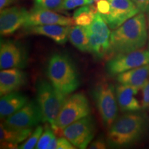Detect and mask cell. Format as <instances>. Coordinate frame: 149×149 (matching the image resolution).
Here are the masks:
<instances>
[{
    "instance_id": "6da1fadb",
    "label": "cell",
    "mask_w": 149,
    "mask_h": 149,
    "mask_svg": "<svg viewBox=\"0 0 149 149\" xmlns=\"http://www.w3.org/2000/svg\"><path fill=\"white\" fill-rule=\"evenodd\" d=\"M148 32L146 16L139 13L111 33L109 55L113 56L140 50L146 46Z\"/></svg>"
},
{
    "instance_id": "7a4b0ae2",
    "label": "cell",
    "mask_w": 149,
    "mask_h": 149,
    "mask_svg": "<svg viewBox=\"0 0 149 149\" xmlns=\"http://www.w3.org/2000/svg\"><path fill=\"white\" fill-rule=\"evenodd\" d=\"M47 77L56 88L65 96L79 87V74L73 62L68 55L55 53L48 61Z\"/></svg>"
},
{
    "instance_id": "3957f363",
    "label": "cell",
    "mask_w": 149,
    "mask_h": 149,
    "mask_svg": "<svg viewBox=\"0 0 149 149\" xmlns=\"http://www.w3.org/2000/svg\"><path fill=\"white\" fill-rule=\"evenodd\" d=\"M146 128L144 115L130 112L117 118L109 128L108 142L112 146H128L141 138Z\"/></svg>"
},
{
    "instance_id": "277c9868",
    "label": "cell",
    "mask_w": 149,
    "mask_h": 149,
    "mask_svg": "<svg viewBox=\"0 0 149 149\" xmlns=\"http://www.w3.org/2000/svg\"><path fill=\"white\" fill-rule=\"evenodd\" d=\"M36 102L42 113L43 122H48L51 127L55 125L57 117L66 102V97L51 83L40 79L36 84Z\"/></svg>"
},
{
    "instance_id": "5b68a950",
    "label": "cell",
    "mask_w": 149,
    "mask_h": 149,
    "mask_svg": "<svg viewBox=\"0 0 149 149\" xmlns=\"http://www.w3.org/2000/svg\"><path fill=\"white\" fill-rule=\"evenodd\" d=\"M93 96L104 126L110 128L116 120L118 113L114 86L108 81H100L93 88Z\"/></svg>"
},
{
    "instance_id": "8992f818",
    "label": "cell",
    "mask_w": 149,
    "mask_h": 149,
    "mask_svg": "<svg viewBox=\"0 0 149 149\" xmlns=\"http://www.w3.org/2000/svg\"><path fill=\"white\" fill-rule=\"evenodd\" d=\"M90 113L91 108L86 97L81 93H74L66 100L52 128L57 133L75 121L88 116Z\"/></svg>"
},
{
    "instance_id": "52a82bcc",
    "label": "cell",
    "mask_w": 149,
    "mask_h": 149,
    "mask_svg": "<svg viewBox=\"0 0 149 149\" xmlns=\"http://www.w3.org/2000/svg\"><path fill=\"white\" fill-rule=\"evenodd\" d=\"M95 132V126L94 121L88 115L75 121L57 133L68 139L76 148L84 149L92 141Z\"/></svg>"
},
{
    "instance_id": "ba28073f",
    "label": "cell",
    "mask_w": 149,
    "mask_h": 149,
    "mask_svg": "<svg viewBox=\"0 0 149 149\" xmlns=\"http://www.w3.org/2000/svg\"><path fill=\"white\" fill-rule=\"evenodd\" d=\"M146 64H149V51L140 49L111 57L106 64V70L113 76Z\"/></svg>"
},
{
    "instance_id": "9c48e42d",
    "label": "cell",
    "mask_w": 149,
    "mask_h": 149,
    "mask_svg": "<svg viewBox=\"0 0 149 149\" xmlns=\"http://www.w3.org/2000/svg\"><path fill=\"white\" fill-rule=\"evenodd\" d=\"M42 122L43 118L38 104L32 100L7 117L4 124L12 129L24 130L33 128Z\"/></svg>"
},
{
    "instance_id": "30bf717a",
    "label": "cell",
    "mask_w": 149,
    "mask_h": 149,
    "mask_svg": "<svg viewBox=\"0 0 149 149\" xmlns=\"http://www.w3.org/2000/svg\"><path fill=\"white\" fill-rule=\"evenodd\" d=\"M110 10L101 15L110 29H116L129 19L140 13L133 0H108Z\"/></svg>"
},
{
    "instance_id": "8fae6325",
    "label": "cell",
    "mask_w": 149,
    "mask_h": 149,
    "mask_svg": "<svg viewBox=\"0 0 149 149\" xmlns=\"http://www.w3.org/2000/svg\"><path fill=\"white\" fill-rule=\"evenodd\" d=\"M26 51L19 43L1 40L0 45V68H23L27 64Z\"/></svg>"
},
{
    "instance_id": "7c38bea8",
    "label": "cell",
    "mask_w": 149,
    "mask_h": 149,
    "mask_svg": "<svg viewBox=\"0 0 149 149\" xmlns=\"http://www.w3.org/2000/svg\"><path fill=\"white\" fill-rule=\"evenodd\" d=\"M29 13L25 8L19 6L1 9L0 13V33L1 36H8L24 26Z\"/></svg>"
},
{
    "instance_id": "4fadbf2b",
    "label": "cell",
    "mask_w": 149,
    "mask_h": 149,
    "mask_svg": "<svg viewBox=\"0 0 149 149\" xmlns=\"http://www.w3.org/2000/svg\"><path fill=\"white\" fill-rule=\"evenodd\" d=\"M59 24L63 26H72L74 24L73 19L58 14L51 10L38 8L34 7L29 11L27 20L24 28L35 26Z\"/></svg>"
},
{
    "instance_id": "5bb4252c",
    "label": "cell",
    "mask_w": 149,
    "mask_h": 149,
    "mask_svg": "<svg viewBox=\"0 0 149 149\" xmlns=\"http://www.w3.org/2000/svg\"><path fill=\"white\" fill-rule=\"evenodd\" d=\"M26 82V74L19 68L3 69L0 72L1 96L17 91Z\"/></svg>"
},
{
    "instance_id": "9a60e30c",
    "label": "cell",
    "mask_w": 149,
    "mask_h": 149,
    "mask_svg": "<svg viewBox=\"0 0 149 149\" xmlns=\"http://www.w3.org/2000/svg\"><path fill=\"white\" fill-rule=\"evenodd\" d=\"M70 29V26H63L59 24L35 26L25 28L26 32L29 34L43 35L49 37L59 44H64L67 42Z\"/></svg>"
},
{
    "instance_id": "2e32d148",
    "label": "cell",
    "mask_w": 149,
    "mask_h": 149,
    "mask_svg": "<svg viewBox=\"0 0 149 149\" xmlns=\"http://www.w3.org/2000/svg\"><path fill=\"white\" fill-rule=\"evenodd\" d=\"M139 91L135 87L122 84L117 86L115 94L117 104L121 111L130 113L138 111L141 109V105L134 97Z\"/></svg>"
},
{
    "instance_id": "e0dca14e",
    "label": "cell",
    "mask_w": 149,
    "mask_h": 149,
    "mask_svg": "<svg viewBox=\"0 0 149 149\" xmlns=\"http://www.w3.org/2000/svg\"><path fill=\"white\" fill-rule=\"evenodd\" d=\"M33 132V128L15 130L7 127L4 124L0 126V141L1 148H17L19 143L26 140Z\"/></svg>"
},
{
    "instance_id": "ac0fdd59",
    "label": "cell",
    "mask_w": 149,
    "mask_h": 149,
    "mask_svg": "<svg viewBox=\"0 0 149 149\" xmlns=\"http://www.w3.org/2000/svg\"><path fill=\"white\" fill-rule=\"evenodd\" d=\"M29 102V99L21 93L14 92L1 96L0 115L1 119L7 118Z\"/></svg>"
},
{
    "instance_id": "d6986e66",
    "label": "cell",
    "mask_w": 149,
    "mask_h": 149,
    "mask_svg": "<svg viewBox=\"0 0 149 149\" xmlns=\"http://www.w3.org/2000/svg\"><path fill=\"white\" fill-rule=\"evenodd\" d=\"M148 77L149 64H146L117 74V80L120 84L130 86L140 90Z\"/></svg>"
},
{
    "instance_id": "ffe728a7",
    "label": "cell",
    "mask_w": 149,
    "mask_h": 149,
    "mask_svg": "<svg viewBox=\"0 0 149 149\" xmlns=\"http://www.w3.org/2000/svg\"><path fill=\"white\" fill-rule=\"evenodd\" d=\"M68 40L79 51L84 53H90L89 39L85 27L80 26L70 27Z\"/></svg>"
},
{
    "instance_id": "44dd1931",
    "label": "cell",
    "mask_w": 149,
    "mask_h": 149,
    "mask_svg": "<svg viewBox=\"0 0 149 149\" xmlns=\"http://www.w3.org/2000/svg\"><path fill=\"white\" fill-rule=\"evenodd\" d=\"M97 13V8L92 4L81 6L74 11L72 17L74 23L80 26H88L93 22Z\"/></svg>"
},
{
    "instance_id": "7402d4cb",
    "label": "cell",
    "mask_w": 149,
    "mask_h": 149,
    "mask_svg": "<svg viewBox=\"0 0 149 149\" xmlns=\"http://www.w3.org/2000/svg\"><path fill=\"white\" fill-rule=\"evenodd\" d=\"M85 29L105 40H110L111 33L107 22L104 21L100 13H97L92 23L88 26H86Z\"/></svg>"
},
{
    "instance_id": "603a6c76",
    "label": "cell",
    "mask_w": 149,
    "mask_h": 149,
    "mask_svg": "<svg viewBox=\"0 0 149 149\" xmlns=\"http://www.w3.org/2000/svg\"><path fill=\"white\" fill-rule=\"evenodd\" d=\"M44 131V128L42 126H37L36 128L33 130L31 135L28 137L24 144L19 146L18 148L20 149H33L35 148L36 145L40 139L41 135Z\"/></svg>"
},
{
    "instance_id": "cb8c5ba5",
    "label": "cell",
    "mask_w": 149,
    "mask_h": 149,
    "mask_svg": "<svg viewBox=\"0 0 149 149\" xmlns=\"http://www.w3.org/2000/svg\"><path fill=\"white\" fill-rule=\"evenodd\" d=\"M54 130L52 127L51 128L49 125H46L44 131L41 135L38 142L35 146L37 149H47L48 145L54 137H55L54 134Z\"/></svg>"
},
{
    "instance_id": "d4e9b609",
    "label": "cell",
    "mask_w": 149,
    "mask_h": 149,
    "mask_svg": "<svg viewBox=\"0 0 149 149\" xmlns=\"http://www.w3.org/2000/svg\"><path fill=\"white\" fill-rule=\"evenodd\" d=\"M63 0H34V7L51 10H58Z\"/></svg>"
},
{
    "instance_id": "484cf974",
    "label": "cell",
    "mask_w": 149,
    "mask_h": 149,
    "mask_svg": "<svg viewBox=\"0 0 149 149\" xmlns=\"http://www.w3.org/2000/svg\"><path fill=\"white\" fill-rule=\"evenodd\" d=\"M94 1V0H63L62 4H61L59 10H72V9L77 8V7L91 5Z\"/></svg>"
},
{
    "instance_id": "4316f807",
    "label": "cell",
    "mask_w": 149,
    "mask_h": 149,
    "mask_svg": "<svg viewBox=\"0 0 149 149\" xmlns=\"http://www.w3.org/2000/svg\"><path fill=\"white\" fill-rule=\"evenodd\" d=\"M74 148L76 147L65 137L58 139L55 137L48 145L47 149H74Z\"/></svg>"
},
{
    "instance_id": "83f0119b",
    "label": "cell",
    "mask_w": 149,
    "mask_h": 149,
    "mask_svg": "<svg viewBox=\"0 0 149 149\" xmlns=\"http://www.w3.org/2000/svg\"><path fill=\"white\" fill-rule=\"evenodd\" d=\"M141 91H142L141 109H147L149 108V77L143 86Z\"/></svg>"
},
{
    "instance_id": "f1b7e54d",
    "label": "cell",
    "mask_w": 149,
    "mask_h": 149,
    "mask_svg": "<svg viewBox=\"0 0 149 149\" xmlns=\"http://www.w3.org/2000/svg\"><path fill=\"white\" fill-rule=\"evenodd\" d=\"M97 12L101 15H107L110 10V3L108 0H99L96 6Z\"/></svg>"
},
{
    "instance_id": "f546056e",
    "label": "cell",
    "mask_w": 149,
    "mask_h": 149,
    "mask_svg": "<svg viewBox=\"0 0 149 149\" xmlns=\"http://www.w3.org/2000/svg\"><path fill=\"white\" fill-rule=\"evenodd\" d=\"M140 13L149 14V0H133Z\"/></svg>"
},
{
    "instance_id": "4dcf8cb0",
    "label": "cell",
    "mask_w": 149,
    "mask_h": 149,
    "mask_svg": "<svg viewBox=\"0 0 149 149\" xmlns=\"http://www.w3.org/2000/svg\"><path fill=\"white\" fill-rule=\"evenodd\" d=\"M88 148L90 149H104L107 148V144L105 141L102 139H97L93 141L91 144L89 145Z\"/></svg>"
},
{
    "instance_id": "1f68e13d",
    "label": "cell",
    "mask_w": 149,
    "mask_h": 149,
    "mask_svg": "<svg viewBox=\"0 0 149 149\" xmlns=\"http://www.w3.org/2000/svg\"><path fill=\"white\" fill-rule=\"evenodd\" d=\"M15 0H0V8L3 9L12 4Z\"/></svg>"
},
{
    "instance_id": "d6a6232c",
    "label": "cell",
    "mask_w": 149,
    "mask_h": 149,
    "mask_svg": "<svg viewBox=\"0 0 149 149\" xmlns=\"http://www.w3.org/2000/svg\"><path fill=\"white\" fill-rule=\"evenodd\" d=\"M148 48H149V20H148Z\"/></svg>"
},
{
    "instance_id": "836d02e7",
    "label": "cell",
    "mask_w": 149,
    "mask_h": 149,
    "mask_svg": "<svg viewBox=\"0 0 149 149\" xmlns=\"http://www.w3.org/2000/svg\"><path fill=\"white\" fill-rule=\"evenodd\" d=\"M94 1H96V2H97V1H99V0H94Z\"/></svg>"
}]
</instances>
